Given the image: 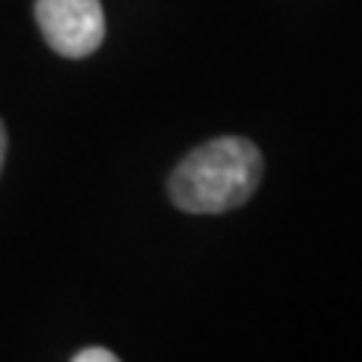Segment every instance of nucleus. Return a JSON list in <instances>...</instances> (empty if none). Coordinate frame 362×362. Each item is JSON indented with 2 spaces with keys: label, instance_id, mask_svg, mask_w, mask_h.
<instances>
[{
  "label": "nucleus",
  "instance_id": "f257e3e1",
  "mask_svg": "<svg viewBox=\"0 0 362 362\" xmlns=\"http://www.w3.org/2000/svg\"><path fill=\"white\" fill-rule=\"evenodd\" d=\"M263 178V154L251 139L221 136L190 151L169 175V197L187 214H223L245 206Z\"/></svg>",
  "mask_w": 362,
  "mask_h": 362
},
{
  "label": "nucleus",
  "instance_id": "f03ea898",
  "mask_svg": "<svg viewBox=\"0 0 362 362\" xmlns=\"http://www.w3.org/2000/svg\"><path fill=\"white\" fill-rule=\"evenodd\" d=\"M37 25L45 42L61 58H88L106 37V16L100 0H37Z\"/></svg>",
  "mask_w": 362,
  "mask_h": 362
},
{
  "label": "nucleus",
  "instance_id": "7ed1b4c3",
  "mask_svg": "<svg viewBox=\"0 0 362 362\" xmlns=\"http://www.w3.org/2000/svg\"><path fill=\"white\" fill-rule=\"evenodd\" d=\"M73 362H121V359L106 347H85L73 356Z\"/></svg>",
  "mask_w": 362,
  "mask_h": 362
},
{
  "label": "nucleus",
  "instance_id": "20e7f679",
  "mask_svg": "<svg viewBox=\"0 0 362 362\" xmlns=\"http://www.w3.org/2000/svg\"><path fill=\"white\" fill-rule=\"evenodd\" d=\"M4 160H6V127L0 121V169H4Z\"/></svg>",
  "mask_w": 362,
  "mask_h": 362
}]
</instances>
